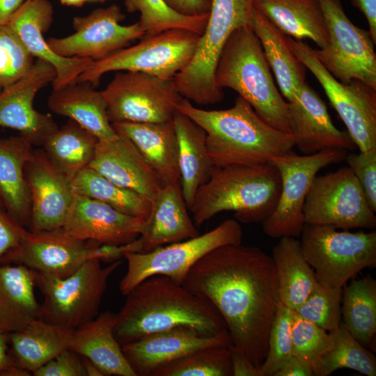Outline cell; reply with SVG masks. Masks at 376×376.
<instances>
[{"instance_id":"38","label":"cell","mask_w":376,"mask_h":376,"mask_svg":"<svg viewBox=\"0 0 376 376\" xmlns=\"http://www.w3.org/2000/svg\"><path fill=\"white\" fill-rule=\"evenodd\" d=\"M75 194L102 201L127 215L147 220L152 202L139 193L123 187L87 166L72 180Z\"/></svg>"},{"instance_id":"28","label":"cell","mask_w":376,"mask_h":376,"mask_svg":"<svg viewBox=\"0 0 376 376\" xmlns=\"http://www.w3.org/2000/svg\"><path fill=\"white\" fill-rule=\"evenodd\" d=\"M116 318L105 311L74 330L70 349L90 360L104 376H136L115 338Z\"/></svg>"},{"instance_id":"24","label":"cell","mask_w":376,"mask_h":376,"mask_svg":"<svg viewBox=\"0 0 376 376\" xmlns=\"http://www.w3.org/2000/svg\"><path fill=\"white\" fill-rule=\"evenodd\" d=\"M290 134L295 146L306 155L329 148L352 150L354 143L348 132L333 123L324 102L306 81L298 98L288 102Z\"/></svg>"},{"instance_id":"56","label":"cell","mask_w":376,"mask_h":376,"mask_svg":"<svg viewBox=\"0 0 376 376\" xmlns=\"http://www.w3.org/2000/svg\"><path fill=\"white\" fill-rule=\"evenodd\" d=\"M86 376H104L102 371L87 358L81 357Z\"/></svg>"},{"instance_id":"3","label":"cell","mask_w":376,"mask_h":376,"mask_svg":"<svg viewBox=\"0 0 376 376\" xmlns=\"http://www.w3.org/2000/svg\"><path fill=\"white\" fill-rule=\"evenodd\" d=\"M178 111L205 132L207 155L214 166L264 165L274 157L292 152L295 147L292 134L265 123L240 96L232 107L221 110L201 109L183 98Z\"/></svg>"},{"instance_id":"18","label":"cell","mask_w":376,"mask_h":376,"mask_svg":"<svg viewBox=\"0 0 376 376\" xmlns=\"http://www.w3.org/2000/svg\"><path fill=\"white\" fill-rule=\"evenodd\" d=\"M55 68L37 59L22 78L0 92V127L19 132L33 146H42L58 126L49 113H41L33 107L38 92L52 84Z\"/></svg>"},{"instance_id":"19","label":"cell","mask_w":376,"mask_h":376,"mask_svg":"<svg viewBox=\"0 0 376 376\" xmlns=\"http://www.w3.org/2000/svg\"><path fill=\"white\" fill-rule=\"evenodd\" d=\"M24 171L31 205L29 230L38 233L61 228L75 195L72 180L43 149H33Z\"/></svg>"},{"instance_id":"39","label":"cell","mask_w":376,"mask_h":376,"mask_svg":"<svg viewBox=\"0 0 376 376\" xmlns=\"http://www.w3.org/2000/svg\"><path fill=\"white\" fill-rule=\"evenodd\" d=\"M327 345L313 368L316 376H328L340 368H350L366 376L376 375V358L341 323L329 332Z\"/></svg>"},{"instance_id":"54","label":"cell","mask_w":376,"mask_h":376,"mask_svg":"<svg viewBox=\"0 0 376 376\" xmlns=\"http://www.w3.org/2000/svg\"><path fill=\"white\" fill-rule=\"evenodd\" d=\"M8 334L0 331V373L14 362L8 353Z\"/></svg>"},{"instance_id":"45","label":"cell","mask_w":376,"mask_h":376,"mask_svg":"<svg viewBox=\"0 0 376 376\" xmlns=\"http://www.w3.org/2000/svg\"><path fill=\"white\" fill-rule=\"evenodd\" d=\"M329 332L298 315L295 311L292 321L294 356L315 366L329 340Z\"/></svg>"},{"instance_id":"1","label":"cell","mask_w":376,"mask_h":376,"mask_svg":"<svg viewBox=\"0 0 376 376\" xmlns=\"http://www.w3.org/2000/svg\"><path fill=\"white\" fill-rule=\"evenodd\" d=\"M182 285L214 305L233 345L259 369L281 304L272 257L242 243L220 246L191 267Z\"/></svg>"},{"instance_id":"17","label":"cell","mask_w":376,"mask_h":376,"mask_svg":"<svg viewBox=\"0 0 376 376\" xmlns=\"http://www.w3.org/2000/svg\"><path fill=\"white\" fill-rule=\"evenodd\" d=\"M102 244L74 238L61 228L33 233L28 231L23 240L7 252L0 264L22 265L39 273L65 278L86 261L102 260Z\"/></svg>"},{"instance_id":"10","label":"cell","mask_w":376,"mask_h":376,"mask_svg":"<svg viewBox=\"0 0 376 376\" xmlns=\"http://www.w3.org/2000/svg\"><path fill=\"white\" fill-rule=\"evenodd\" d=\"M239 221L229 219L203 235L160 246L148 253L126 252L127 272L119 290L126 295L139 283L154 275H163L182 284L191 267L211 251L242 243Z\"/></svg>"},{"instance_id":"35","label":"cell","mask_w":376,"mask_h":376,"mask_svg":"<svg viewBox=\"0 0 376 376\" xmlns=\"http://www.w3.org/2000/svg\"><path fill=\"white\" fill-rule=\"evenodd\" d=\"M272 257L281 303L296 311L318 283L315 272L296 237H281L273 248Z\"/></svg>"},{"instance_id":"53","label":"cell","mask_w":376,"mask_h":376,"mask_svg":"<svg viewBox=\"0 0 376 376\" xmlns=\"http://www.w3.org/2000/svg\"><path fill=\"white\" fill-rule=\"evenodd\" d=\"M25 0H0V25L8 24Z\"/></svg>"},{"instance_id":"20","label":"cell","mask_w":376,"mask_h":376,"mask_svg":"<svg viewBox=\"0 0 376 376\" xmlns=\"http://www.w3.org/2000/svg\"><path fill=\"white\" fill-rule=\"evenodd\" d=\"M233 345L228 329L214 336L178 327L155 332L122 345V351L136 376H151L157 368L197 350Z\"/></svg>"},{"instance_id":"13","label":"cell","mask_w":376,"mask_h":376,"mask_svg":"<svg viewBox=\"0 0 376 376\" xmlns=\"http://www.w3.org/2000/svg\"><path fill=\"white\" fill-rule=\"evenodd\" d=\"M111 123L172 120L183 100L173 79L119 71L101 91Z\"/></svg>"},{"instance_id":"58","label":"cell","mask_w":376,"mask_h":376,"mask_svg":"<svg viewBox=\"0 0 376 376\" xmlns=\"http://www.w3.org/2000/svg\"><path fill=\"white\" fill-rule=\"evenodd\" d=\"M86 1H99V2H104L107 1H113V0H86Z\"/></svg>"},{"instance_id":"60","label":"cell","mask_w":376,"mask_h":376,"mask_svg":"<svg viewBox=\"0 0 376 376\" xmlns=\"http://www.w3.org/2000/svg\"><path fill=\"white\" fill-rule=\"evenodd\" d=\"M1 91V90L0 89V92Z\"/></svg>"},{"instance_id":"12","label":"cell","mask_w":376,"mask_h":376,"mask_svg":"<svg viewBox=\"0 0 376 376\" xmlns=\"http://www.w3.org/2000/svg\"><path fill=\"white\" fill-rule=\"evenodd\" d=\"M328 31L327 45L314 49L325 69L347 84L359 80L376 91V54L369 31L354 25L340 0H318Z\"/></svg>"},{"instance_id":"47","label":"cell","mask_w":376,"mask_h":376,"mask_svg":"<svg viewBox=\"0 0 376 376\" xmlns=\"http://www.w3.org/2000/svg\"><path fill=\"white\" fill-rule=\"evenodd\" d=\"M34 376H86L80 355L70 348L32 373Z\"/></svg>"},{"instance_id":"43","label":"cell","mask_w":376,"mask_h":376,"mask_svg":"<svg viewBox=\"0 0 376 376\" xmlns=\"http://www.w3.org/2000/svg\"><path fill=\"white\" fill-rule=\"evenodd\" d=\"M342 290L318 282L306 301L295 311L327 331H333L341 323Z\"/></svg>"},{"instance_id":"2","label":"cell","mask_w":376,"mask_h":376,"mask_svg":"<svg viewBox=\"0 0 376 376\" xmlns=\"http://www.w3.org/2000/svg\"><path fill=\"white\" fill-rule=\"evenodd\" d=\"M116 314L115 338L122 346L149 334L187 327L204 336L227 329L214 305L168 276L154 275L126 295Z\"/></svg>"},{"instance_id":"42","label":"cell","mask_w":376,"mask_h":376,"mask_svg":"<svg viewBox=\"0 0 376 376\" xmlns=\"http://www.w3.org/2000/svg\"><path fill=\"white\" fill-rule=\"evenodd\" d=\"M34 56L15 31L8 24L0 25V89L25 76L34 63Z\"/></svg>"},{"instance_id":"26","label":"cell","mask_w":376,"mask_h":376,"mask_svg":"<svg viewBox=\"0 0 376 376\" xmlns=\"http://www.w3.org/2000/svg\"><path fill=\"white\" fill-rule=\"evenodd\" d=\"M116 132L130 139L161 179L164 186L180 182L178 143L173 120L117 122Z\"/></svg>"},{"instance_id":"29","label":"cell","mask_w":376,"mask_h":376,"mask_svg":"<svg viewBox=\"0 0 376 376\" xmlns=\"http://www.w3.org/2000/svg\"><path fill=\"white\" fill-rule=\"evenodd\" d=\"M47 106L54 113L77 122L98 140L111 139L117 134L109 120L101 91L89 82L76 81L53 89Z\"/></svg>"},{"instance_id":"11","label":"cell","mask_w":376,"mask_h":376,"mask_svg":"<svg viewBox=\"0 0 376 376\" xmlns=\"http://www.w3.org/2000/svg\"><path fill=\"white\" fill-rule=\"evenodd\" d=\"M347 150L326 149L313 155L293 152L272 157L269 164L278 170L281 191L277 204L262 223L263 232L274 238L299 237L304 221L303 207L310 187L322 169L345 159Z\"/></svg>"},{"instance_id":"14","label":"cell","mask_w":376,"mask_h":376,"mask_svg":"<svg viewBox=\"0 0 376 376\" xmlns=\"http://www.w3.org/2000/svg\"><path fill=\"white\" fill-rule=\"evenodd\" d=\"M303 213L304 224L328 225L343 230L376 227L375 212L349 166L315 176Z\"/></svg>"},{"instance_id":"37","label":"cell","mask_w":376,"mask_h":376,"mask_svg":"<svg viewBox=\"0 0 376 376\" xmlns=\"http://www.w3.org/2000/svg\"><path fill=\"white\" fill-rule=\"evenodd\" d=\"M341 322L365 347L376 334V281L370 276L353 280L342 290Z\"/></svg>"},{"instance_id":"25","label":"cell","mask_w":376,"mask_h":376,"mask_svg":"<svg viewBox=\"0 0 376 376\" xmlns=\"http://www.w3.org/2000/svg\"><path fill=\"white\" fill-rule=\"evenodd\" d=\"M187 209L180 182L164 186L152 202L151 212L141 234L133 242L123 245L124 254L148 253L200 235Z\"/></svg>"},{"instance_id":"40","label":"cell","mask_w":376,"mask_h":376,"mask_svg":"<svg viewBox=\"0 0 376 376\" xmlns=\"http://www.w3.org/2000/svg\"><path fill=\"white\" fill-rule=\"evenodd\" d=\"M127 12L140 13L143 37L158 34L172 29H182L201 35L205 28L209 13L200 16H185L170 8L164 0H124Z\"/></svg>"},{"instance_id":"30","label":"cell","mask_w":376,"mask_h":376,"mask_svg":"<svg viewBox=\"0 0 376 376\" xmlns=\"http://www.w3.org/2000/svg\"><path fill=\"white\" fill-rule=\"evenodd\" d=\"M35 279V271L24 265H0V331H16L41 319L42 305L34 293Z\"/></svg>"},{"instance_id":"8","label":"cell","mask_w":376,"mask_h":376,"mask_svg":"<svg viewBox=\"0 0 376 376\" xmlns=\"http://www.w3.org/2000/svg\"><path fill=\"white\" fill-rule=\"evenodd\" d=\"M300 244L320 284L343 288L365 268L376 267V232L338 231L328 225L304 224Z\"/></svg>"},{"instance_id":"51","label":"cell","mask_w":376,"mask_h":376,"mask_svg":"<svg viewBox=\"0 0 376 376\" xmlns=\"http://www.w3.org/2000/svg\"><path fill=\"white\" fill-rule=\"evenodd\" d=\"M313 370L310 364L302 359L292 356V357L276 371L274 376H312Z\"/></svg>"},{"instance_id":"36","label":"cell","mask_w":376,"mask_h":376,"mask_svg":"<svg viewBox=\"0 0 376 376\" xmlns=\"http://www.w3.org/2000/svg\"><path fill=\"white\" fill-rule=\"evenodd\" d=\"M98 139L70 119L43 143L42 149L53 162L72 180L89 166Z\"/></svg>"},{"instance_id":"50","label":"cell","mask_w":376,"mask_h":376,"mask_svg":"<svg viewBox=\"0 0 376 376\" xmlns=\"http://www.w3.org/2000/svg\"><path fill=\"white\" fill-rule=\"evenodd\" d=\"M231 350L232 376H260L259 369L233 345Z\"/></svg>"},{"instance_id":"5","label":"cell","mask_w":376,"mask_h":376,"mask_svg":"<svg viewBox=\"0 0 376 376\" xmlns=\"http://www.w3.org/2000/svg\"><path fill=\"white\" fill-rule=\"evenodd\" d=\"M270 70L250 24L236 29L228 39L217 65L214 82L222 91L228 88L236 91L265 123L290 134L288 102L275 85Z\"/></svg>"},{"instance_id":"46","label":"cell","mask_w":376,"mask_h":376,"mask_svg":"<svg viewBox=\"0 0 376 376\" xmlns=\"http://www.w3.org/2000/svg\"><path fill=\"white\" fill-rule=\"evenodd\" d=\"M357 177L368 203L376 212V148L359 154H347L345 159Z\"/></svg>"},{"instance_id":"16","label":"cell","mask_w":376,"mask_h":376,"mask_svg":"<svg viewBox=\"0 0 376 376\" xmlns=\"http://www.w3.org/2000/svg\"><path fill=\"white\" fill-rule=\"evenodd\" d=\"M125 18L116 4L97 8L87 15L73 18V33L63 38H50L47 42L61 56L100 61L145 36L139 22L121 24Z\"/></svg>"},{"instance_id":"52","label":"cell","mask_w":376,"mask_h":376,"mask_svg":"<svg viewBox=\"0 0 376 376\" xmlns=\"http://www.w3.org/2000/svg\"><path fill=\"white\" fill-rule=\"evenodd\" d=\"M351 3L358 8L366 17L369 32L376 43V0H350Z\"/></svg>"},{"instance_id":"7","label":"cell","mask_w":376,"mask_h":376,"mask_svg":"<svg viewBox=\"0 0 376 376\" xmlns=\"http://www.w3.org/2000/svg\"><path fill=\"white\" fill-rule=\"evenodd\" d=\"M101 262L91 258L65 278L35 272L36 285L44 297L41 320L74 331L95 318L108 279L122 263L103 267Z\"/></svg>"},{"instance_id":"33","label":"cell","mask_w":376,"mask_h":376,"mask_svg":"<svg viewBox=\"0 0 376 376\" xmlns=\"http://www.w3.org/2000/svg\"><path fill=\"white\" fill-rule=\"evenodd\" d=\"M254 7L285 36L310 39L319 49L328 42V31L318 0H254Z\"/></svg>"},{"instance_id":"4","label":"cell","mask_w":376,"mask_h":376,"mask_svg":"<svg viewBox=\"0 0 376 376\" xmlns=\"http://www.w3.org/2000/svg\"><path fill=\"white\" fill-rule=\"evenodd\" d=\"M281 191L278 170L260 166H213L209 180L197 190L189 210L201 226L219 212H235L244 223L263 222L274 210Z\"/></svg>"},{"instance_id":"32","label":"cell","mask_w":376,"mask_h":376,"mask_svg":"<svg viewBox=\"0 0 376 376\" xmlns=\"http://www.w3.org/2000/svg\"><path fill=\"white\" fill-rule=\"evenodd\" d=\"M73 330L41 319L8 334L9 355L13 361L31 373L62 351L70 348Z\"/></svg>"},{"instance_id":"22","label":"cell","mask_w":376,"mask_h":376,"mask_svg":"<svg viewBox=\"0 0 376 376\" xmlns=\"http://www.w3.org/2000/svg\"><path fill=\"white\" fill-rule=\"evenodd\" d=\"M53 15L54 8L49 0H25L8 24L34 58L49 63L55 68L56 77L52 85L56 89L76 82L93 61L61 56L49 47L43 33L49 29Z\"/></svg>"},{"instance_id":"48","label":"cell","mask_w":376,"mask_h":376,"mask_svg":"<svg viewBox=\"0 0 376 376\" xmlns=\"http://www.w3.org/2000/svg\"><path fill=\"white\" fill-rule=\"evenodd\" d=\"M29 230L19 225L6 211L0 210V262L2 257L17 246Z\"/></svg>"},{"instance_id":"6","label":"cell","mask_w":376,"mask_h":376,"mask_svg":"<svg viewBox=\"0 0 376 376\" xmlns=\"http://www.w3.org/2000/svg\"><path fill=\"white\" fill-rule=\"evenodd\" d=\"M254 0H211L209 17L190 63L173 81L181 96L199 105L223 100L214 82L217 65L228 39L237 29L251 24Z\"/></svg>"},{"instance_id":"59","label":"cell","mask_w":376,"mask_h":376,"mask_svg":"<svg viewBox=\"0 0 376 376\" xmlns=\"http://www.w3.org/2000/svg\"><path fill=\"white\" fill-rule=\"evenodd\" d=\"M0 210H4V208H3V204H2L1 201V200H0Z\"/></svg>"},{"instance_id":"31","label":"cell","mask_w":376,"mask_h":376,"mask_svg":"<svg viewBox=\"0 0 376 376\" xmlns=\"http://www.w3.org/2000/svg\"><path fill=\"white\" fill-rule=\"evenodd\" d=\"M251 26L261 43L282 95L288 102L295 101L306 82V67L292 52L287 36L255 7Z\"/></svg>"},{"instance_id":"27","label":"cell","mask_w":376,"mask_h":376,"mask_svg":"<svg viewBox=\"0 0 376 376\" xmlns=\"http://www.w3.org/2000/svg\"><path fill=\"white\" fill-rule=\"evenodd\" d=\"M33 150L20 134L0 139V200L7 214L28 230L31 205L24 169Z\"/></svg>"},{"instance_id":"41","label":"cell","mask_w":376,"mask_h":376,"mask_svg":"<svg viewBox=\"0 0 376 376\" xmlns=\"http://www.w3.org/2000/svg\"><path fill=\"white\" fill-rule=\"evenodd\" d=\"M151 376H232L230 346L197 350L157 368Z\"/></svg>"},{"instance_id":"57","label":"cell","mask_w":376,"mask_h":376,"mask_svg":"<svg viewBox=\"0 0 376 376\" xmlns=\"http://www.w3.org/2000/svg\"><path fill=\"white\" fill-rule=\"evenodd\" d=\"M63 5L74 7H81L86 2V0H60Z\"/></svg>"},{"instance_id":"23","label":"cell","mask_w":376,"mask_h":376,"mask_svg":"<svg viewBox=\"0 0 376 376\" xmlns=\"http://www.w3.org/2000/svg\"><path fill=\"white\" fill-rule=\"evenodd\" d=\"M88 166L151 202L164 187L158 175L135 145L118 133L111 139L98 140Z\"/></svg>"},{"instance_id":"44","label":"cell","mask_w":376,"mask_h":376,"mask_svg":"<svg viewBox=\"0 0 376 376\" xmlns=\"http://www.w3.org/2000/svg\"><path fill=\"white\" fill-rule=\"evenodd\" d=\"M294 311L280 304L268 338L266 357L259 368L260 376H274L292 357V321Z\"/></svg>"},{"instance_id":"9","label":"cell","mask_w":376,"mask_h":376,"mask_svg":"<svg viewBox=\"0 0 376 376\" xmlns=\"http://www.w3.org/2000/svg\"><path fill=\"white\" fill-rule=\"evenodd\" d=\"M201 35L182 29H172L143 37L132 47L93 61L77 82L99 84L101 77L113 71L141 72L162 78H173L192 59Z\"/></svg>"},{"instance_id":"21","label":"cell","mask_w":376,"mask_h":376,"mask_svg":"<svg viewBox=\"0 0 376 376\" xmlns=\"http://www.w3.org/2000/svg\"><path fill=\"white\" fill-rule=\"evenodd\" d=\"M146 221L98 200L75 194L61 229L80 240L120 246L135 240L143 232Z\"/></svg>"},{"instance_id":"55","label":"cell","mask_w":376,"mask_h":376,"mask_svg":"<svg viewBox=\"0 0 376 376\" xmlns=\"http://www.w3.org/2000/svg\"><path fill=\"white\" fill-rule=\"evenodd\" d=\"M31 375L32 373L30 371L22 368L15 363L6 367L0 373V375L2 376H29Z\"/></svg>"},{"instance_id":"49","label":"cell","mask_w":376,"mask_h":376,"mask_svg":"<svg viewBox=\"0 0 376 376\" xmlns=\"http://www.w3.org/2000/svg\"><path fill=\"white\" fill-rule=\"evenodd\" d=\"M175 12L185 16H200L209 13L211 0H164Z\"/></svg>"},{"instance_id":"34","label":"cell","mask_w":376,"mask_h":376,"mask_svg":"<svg viewBox=\"0 0 376 376\" xmlns=\"http://www.w3.org/2000/svg\"><path fill=\"white\" fill-rule=\"evenodd\" d=\"M173 120L178 143L181 189L189 209L198 189L209 180L213 165L207 152L205 132L178 111Z\"/></svg>"},{"instance_id":"15","label":"cell","mask_w":376,"mask_h":376,"mask_svg":"<svg viewBox=\"0 0 376 376\" xmlns=\"http://www.w3.org/2000/svg\"><path fill=\"white\" fill-rule=\"evenodd\" d=\"M288 37L290 48L317 79L360 152L376 148V91L359 80L344 84L331 75L314 49Z\"/></svg>"}]
</instances>
